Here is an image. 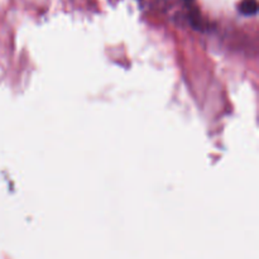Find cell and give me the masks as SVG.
Segmentation results:
<instances>
[{
  "instance_id": "obj_1",
  "label": "cell",
  "mask_w": 259,
  "mask_h": 259,
  "mask_svg": "<svg viewBox=\"0 0 259 259\" xmlns=\"http://www.w3.org/2000/svg\"><path fill=\"white\" fill-rule=\"evenodd\" d=\"M239 8L244 14H254L257 12V0H243Z\"/></svg>"
}]
</instances>
